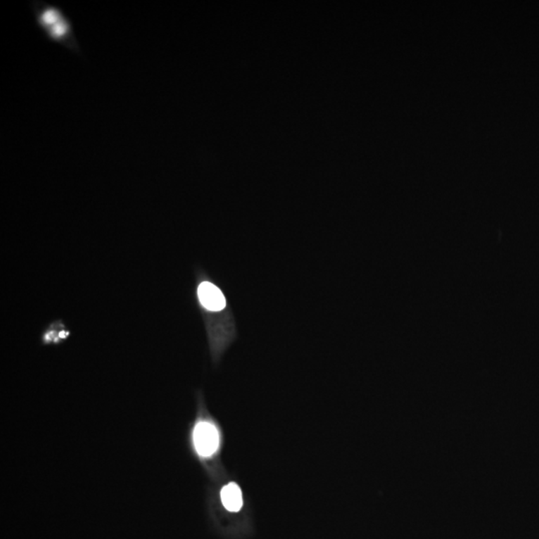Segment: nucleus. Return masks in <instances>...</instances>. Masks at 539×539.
Wrapping results in <instances>:
<instances>
[{
    "instance_id": "obj_2",
    "label": "nucleus",
    "mask_w": 539,
    "mask_h": 539,
    "mask_svg": "<svg viewBox=\"0 0 539 539\" xmlns=\"http://www.w3.org/2000/svg\"><path fill=\"white\" fill-rule=\"evenodd\" d=\"M35 25L49 42L65 47L77 56H82L80 42L76 38L72 21L61 7L45 1L30 2Z\"/></svg>"
},
{
    "instance_id": "obj_1",
    "label": "nucleus",
    "mask_w": 539,
    "mask_h": 539,
    "mask_svg": "<svg viewBox=\"0 0 539 539\" xmlns=\"http://www.w3.org/2000/svg\"><path fill=\"white\" fill-rule=\"evenodd\" d=\"M199 277L196 287L198 305L204 321H208L215 315L214 321L207 326V331L212 350L221 354L224 348L235 338V323L223 291L210 280L206 274Z\"/></svg>"
},
{
    "instance_id": "obj_4",
    "label": "nucleus",
    "mask_w": 539,
    "mask_h": 539,
    "mask_svg": "<svg viewBox=\"0 0 539 539\" xmlns=\"http://www.w3.org/2000/svg\"><path fill=\"white\" fill-rule=\"evenodd\" d=\"M221 500L229 512H239L243 507L242 491L237 483H231L221 490Z\"/></svg>"
},
{
    "instance_id": "obj_3",
    "label": "nucleus",
    "mask_w": 539,
    "mask_h": 539,
    "mask_svg": "<svg viewBox=\"0 0 539 539\" xmlns=\"http://www.w3.org/2000/svg\"><path fill=\"white\" fill-rule=\"evenodd\" d=\"M195 448L201 457H210L214 455L220 445V436L218 429L209 421H200L196 424L193 433Z\"/></svg>"
}]
</instances>
